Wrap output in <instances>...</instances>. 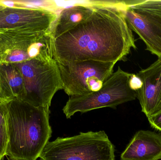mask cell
<instances>
[{"instance_id": "cell-16", "label": "cell", "mask_w": 161, "mask_h": 160, "mask_svg": "<svg viewBox=\"0 0 161 160\" xmlns=\"http://www.w3.org/2000/svg\"><path fill=\"white\" fill-rule=\"evenodd\" d=\"M147 119L151 127L161 133V112L155 116Z\"/></svg>"}, {"instance_id": "cell-7", "label": "cell", "mask_w": 161, "mask_h": 160, "mask_svg": "<svg viewBox=\"0 0 161 160\" xmlns=\"http://www.w3.org/2000/svg\"><path fill=\"white\" fill-rule=\"evenodd\" d=\"M121 7L129 28L144 42L146 50L161 59V16L133 9L124 1Z\"/></svg>"}, {"instance_id": "cell-15", "label": "cell", "mask_w": 161, "mask_h": 160, "mask_svg": "<svg viewBox=\"0 0 161 160\" xmlns=\"http://www.w3.org/2000/svg\"><path fill=\"white\" fill-rule=\"evenodd\" d=\"M142 85L141 79L136 74H132L129 80V85L132 90L136 91L140 89Z\"/></svg>"}, {"instance_id": "cell-1", "label": "cell", "mask_w": 161, "mask_h": 160, "mask_svg": "<svg viewBox=\"0 0 161 160\" xmlns=\"http://www.w3.org/2000/svg\"><path fill=\"white\" fill-rule=\"evenodd\" d=\"M92 14L85 21L53 41L54 59L61 64L93 60H125L135 39L122 9V1L96 2Z\"/></svg>"}, {"instance_id": "cell-6", "label": "cell", "mask_w": 161, "mask_h": 160, "mask_svg": "<svg viewBox=\"0 0 161 160\" xmlns=\"http://www.w3.org/2000/svg\"><path fill=\"white\" fill-rule=\"evenodd\" d=\"M25 86L27 97L24 102L50 109L56 93L63 90L57 62L54 58L34 59L31 78Z\"/></svg>"}, {"instance_id": "cell-4", "label": "cell", "mask_w": 161, "mask_h": 160, "mask_svg": "<svg viewBox=\"0 0 161 160\" xmlns=\"http://www.w3.org/2000/svg\"><path fill=\"white\" fill-rule=\"evenodd\" d=\"M131 75L119 67L98 91L70 97L62 110L66 117L69 119L76 113L82 114L100 108L116 109L120 104L135 100L137 98L136 91L129 85Z\"/></svg>"}, {"instance_id": "cell-13", "label": "cell", "mask_w": 161, "mask_h": 160, "mask_svg": "<svg viewBox=\"0 0 161 160\" xmlns=\"http://www.w3.org/2000/svg\"><path fill=\"white\" fill-rule=\"evenodd\" d=\"M8 144L7 127L0 128V160H3L6 156Z\"/></svg>"}, {"instance_id": "cell-5", "label": "cell", "mask_w": 161, "mask_h": 160, "mask_svg": "<svg viewBox=\"0 0 161 160\" xmlns=\"http://www.w3.org/2000/svg\"><path fill=\"white\" fill-rule=\"evenodd\" d=\"M115 64L93 60L58 63L63 90L70 97L98 91L113 73Z\"/></svg>"}, {"instance_id": "cell-10", "label": "cell", "mask_w": 161, "mask_h": 160, "mask_svg": "<svg viewBox=\"0 0 161 160\" xmlns=\"http://www.w3.org/2000/svg\"><path fill=\"white\" fill-rule=\"evenodd\" d=\"M96 2L77 4L62 9L52 26L50 34L55 39L87 20L92 14Z\"/></svg>"}, {"instance_id": "cell-11", "label": "cell", "mask_w": 161, "mask_h": 160, "mask_svg": "<svg viewBox=\"0 0 161 160\" xmlns=\"http://www.w3.org/2000/svg\"><path fill=\"white\" fill-rule=\"evenodd\" d=\"M124 2L125 5L133 9L144 10L161 16V1L139 0Z\"/></svg>"}, {"instance_id": "cell-3", "label": "cell", "mask_w": 161, "mask_h": 160, "mask_svg": "<svg viewBox=\"0 0 161 160\" xmlns=\"http://www.w3.org/2000/svg\"><path fill=\"white\" fill-rule=\"evenodd\" d=\"M115 147L103 131L80 132L48 142L40 160H115Z\"/></svg>"}, {"instance_id": "cell-18", "label": "cell", "mask_w": 161, "mask_h": 160, "mask_svg": "<svg viewBox=\"0 0 161 160\" xmlns=\"http://www.w3.org/2000/svg\"><path fill=\"white\" fill-rule=\"evenodd\" d=\"M2 3L4 5L10 8L13 7L14 6V5H15V3L12 2V1H2Z\"/></svg>"}, {"instance_id": "cell-9", "label": "cell", "mask_w": 161, "mask_h": 160, "mask_svg": "<svg viewBox=\"0 0 161 160\" xmlns=\"http://www.w3.org/2000/svg\"><path fill=\"white\" fill-rule=\"evenodd\" d=\"M161 160V133L137 132L122 153L120 160Z\"/></svg>"}, {"instance_id": "cell-14", "label": "cell", "mask_w": 161, "mask_h": 160, "mask_svg": "<svg viewBox=\"0 0 161 160\" xmlns=\"http://www.w3.org/2000/svg\"><path fill=\"white\" fill-rule=\"evenodd\" d=\"M30 59L27 53L24 51L16 50L13 51L8 55L7 61L11 62H19Z\"/></svg>"}, {"instance_id": "cell-8", "label": "cell", "mask_w": 161, "mask_h": 160, "mask_svg": "<svg viewBox=\"0 0 161 160\" xmlns=\"http://www.w3.org/2000/svg\"><path fill=\"white\" fill-rule=\"evenodd\" d=\"M136 75L142 83V87L136 91L142 111L147 118L155 116L161 112V59Z\"/></svg>"}, {"instance_id": "cell-19", "label": "cell", "mask_w": 161, "mask_h": 160, "mask_svg": "<svg viewBox=\"0 0 161 160\" xmlns=\"http://www.w3.org/2000/svg\"><path fill=\"white\" fill-rule=\"evenodd\" d=\"M0 104H1V102H0Z\"/></svg>"}, {"instance_id": "cell-2", "label": "cell", "mask_w": 161, "mask_h": 160, "mask_svg": "<svg viewBox=\"0 0 161 160\" xmlns=\"http://www.w3.org/2000/svg\"><path fill=\"white\" fill-rule=\"evenodd\" d=\"M6 106V156L10 160H36L52 137L50 109L17 101Z\"/></svg>"}, {"instance_id": "cell-12", "label": "cell", "mask_w": 161, "mask_h": 160, "mask_svg": "<svg viewBox=\"0 0 161 160\" xmlns=\"http://www.w3.org/2000/svg\"><path fill=\"white\" fill-rule=\"evenodd\" d=\"M5 76L8 85L14 91L19 89V87L22 85L23 79L15 69L11 68L7 69Z\"/></svg>"}, {"instance_id": "cell-17", "label": "cell", "mask_w": 161, "mask_h": 160, "mask_svg": "<svg viewBox=\"0 0 161 160\" xmlns=\"http://www.w3.org/2000/svg\"><path fill=\"white\" fill-rule=\"evenodd\" d=\"M6 106L0 104V128L7 127Z\"/></svg>"}]
</instances>
